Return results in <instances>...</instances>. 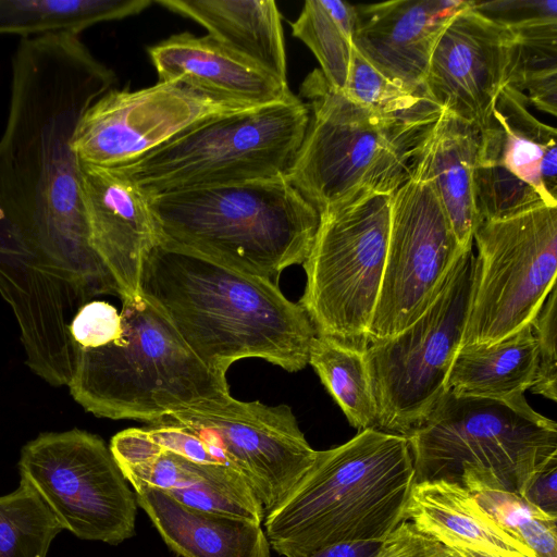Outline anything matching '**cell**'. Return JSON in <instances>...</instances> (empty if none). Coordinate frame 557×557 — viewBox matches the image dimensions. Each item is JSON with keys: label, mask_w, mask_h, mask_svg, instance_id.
Here are the masks:
<instances>
[{"label": "cell", "mask_w": 557, "mask_h": 557, "mask_svg": "<svg viewBox=\"0 0 557 557\" xmlns=\"http://www.w3.org/2000/svg\"><path fill=\"white\" fill-rule=\"evenodd\" d=\"M166 545L182 557H270L261 524L186 506L144 484L132 485Z\"/></svg>", "instance_id": "7402d4cb"}, {"label": "cell", "mask_w": 557, "mask_h": 557, "mask_svg": "<svg viewBox=\"0 0 557 557\" xmlns=\"http://www.w3.org/2000/svg\"><path fill=\"white\" fill-rule=\"evenodd\" d=\"M159 82L180 83L214 98L257 107L287 97L284 83L210 35L175 34L148 48Z\"/></svg>", "instance_id": "ffe728a7"}, {"label": "cell", "mask_w": 557, "mask_h": 557, "mask_svg": "<svg viewBox=\"0 0 557 557\" xmlns=\"http://www.w3.org/2000/svg\"><path fill=\"white\" fill-rule=\"evenodd\" d=\"M161 421L186 426L219 447L260 500L274 508L312 466L317 451L287 405L232 396L181 410Z\"/></svg>", "instance_id": "5bb4252c"}, {"label": "cell", "mask_w": 557, "mask_h": 557, "mask_svg": "<svg viewBox=\"0 0 557 557\" xmlns=\"http://www.w3.org/2000/svg\"><path fill=\"white\" fill-rule=\"evenodd\" d=\"M299 96L309 124L285 178L319 213L362 193L393 194L410 178L436 121L380 114L330 85L320 69L304 79Z\"/></svg>", "instance_id": "52a82bcc"}, {"label": "cell", "mask_w": 557, "mask_h": 557, "mask_svg": "<svg viewBox=\"0 0 557 557\" xmlns=\"http://www.w3.org/2000/svg\"><path fill=\"white\" fill-rule=\"evenodd\" d=\"M64 530L38 492L25 480L0 496V557H46Z\"/></svg>", "instance_id": "4dcf8cb0"}, {"label": "cell", "mask_w": 557, "mask_h": 557, "mask_svg": "<svg viewBox=\"0 0 557 557\" xmlns=\"http://www.w3.org/2000/svg\"><path fill=\"white\" fill-rule=\"evenodd\" d=\"M147 196L160 240L276 284L304 263L319 225L284 175Z\"/></svg>", "instance_id": "277c9868"}, {"label": "cell", "mask_w": 557, "mask_h": 557, "mask_svg": "<svg viewBox=\"0 0 557 557\" xmlns=\"http://www.w3.org/2000/svg\"><path fill=\"white\" fill-rule=\"evenodd\" d=\"M537 344L532 324L488 345L460 348L447 379V391L475 397L509 399L535 383Z\"/></svg>", "instance_id": "4316f807"}, {"label": "cell", "mask_w": 557, "mask_h": 557, "mask_svg": "<svg viewBox=\"0 0 557 557\" xmlns=\"http://www.w3.org/2000/svg\"><path fill=\"white\" fill-rule=\"evenodd\" d=\"M375 557H458L412 522L399 523L381 543Z\"/></svg>", "instance_id": "d590c367"}, {"label": "cell", "mask_w": 557, "mask_h": 557, "mask_svg": "<svg viewBox=\"0 0 557 557\" xmlns=\"http://www.w3.org/2000/svg\"><path fill=\"white\" fill-rule=\"evenodd\" d=\"M405 520L447 547H465L509 557H535L499 528L463 486L443 480L413 483Z\"/></svg>", "instance_id": "cb8c5ba5"}, {"label": "cell", "mask_w": 557, "mask_h": 557, "mask_svg": "<svg viewBox=\"0 0 557 557\" xmlns=\"http://www.w3.org/2000/svg\"><path fill=\"white\" fill-rule=\"evenodd\" d=\"M504 23L513 33L507 85L537 110L557 113V1H509Z\"/></svg>", "instance_id": "484cf974"}, {"label": "cell", "mask_w": 557, "mask_h": 557, "mask_svg": "<svg viewBox=\"0 0 557 557\" xmlns=\"http://www.w3.org/2000/svg\"><path fill=\"white\" fill-rule=\"evenodd\" d=\"M0 137V236L33 244L88 298L119 296L92 249L72 141L86 109L114 73L78 35L21 39L12 57Z\"/></svg>", "instance_id": "6da1fadb"}, {"label": "cell", "mask_w": 557, "mask_h": 557, "mask_svg": "<svg viewBox=\"0 0 557 557\" xmlns=\"http://www.w3.org/2000/svg\"><path fill=\"white\" fill-rule=\"evenodd\" d=\"M479 145L478 127L442 109L411 165L410 177L432 188L462 249L472 248L479 224L473 190Z\"/></svg>", "instance_id": "44dd1931"}, {"label": "cell", "mask_w": 557, "mask_h": 557, "mask_svg": "<svg viewBox=\"0 0 557 557\" xmlns=\"http://www.w3.org/2000/svg\"><path fill=\"white\" fill-rule=\"evenodd\" d=\"M109 448L131 485L158 488L196 509L263 522L260 500L244 476L228 466L196 461L169 450L146 428L116 433Z\"/></svg>", "instance_id": "e0dca14e"}, {"label": "cell", "mask_w": 557, "mask_h": 557, "mask_svg": "<svg viewBox=\"0 0 557 557\" xmlns=\"http://www.w3.org/2000/svg\"><path fill=\"white\" fill-rule=\"evenodd\" d=\"M290 26L315 55L327 83L343 90L354 49L356 7L342 0H307Z\"/></svg>", "instance_id": "f1b7e54d"}, {"label": "cell", "mask_w": 557, "mask_h": 557, "mask_svg": "<svg viewBox=\"0 0 557 557\" xmlns=\"http://www.w3.org/2000/svg\"><path fill=\"white\" fill-rule=\"evenodd\" d=\"M472 495L499 528L524 544L535 557H557V517L515 493L481 490Z\"/></svg>", "instance_id": "d6a6232c"}, {"label": "cell", "mask_w": 557, "mask_h": 557, "mask_svg": "<svg viewBox=\"0 0 557 557\" xmlns=\"http://www.w3.org/2000/svg\"><path fill=\"white\" fill-rule=\"evenodd\" d=\"M470 1L393 0L357 5L354 46L398 86L425 94L433 50L453 17Z\"/></svg>", "instance_id": "d6986e66"}, {"label": "cell", "mask_w": 557, "mask_h": 557, "mask_svg": "<svg viewBox=\"0 0 557 557\" xmlns=\"http://www.w3.org/2000/svg\"><path fill=\"white\" fill-rule=\"evenodd\" d=\"M18 469L77 537L116 545L135 534V494L98 435L40 434L23 447Z\"/></svg>", "instance_id": "7c38bea8"}, {"label": "cell", "mask_w": 557, "mask_h": 557, "mask_svg": "<svg viewBox=\"0 0 557 557\" xmlns=\"http://www.w3.org/2000/svg\"><path fill=\"white\" fill-rule=\"evenodd\" d=\"M513 33L470 4L442 33L424 90L441 109L483 129L507 85Z\"/></svg>", "instance_id": "2e32d148"}, {"label": "cell", "mask_w": 557, "mask_h": 557, "mask_svg": "<svg viewBox=\"0 0 557 557\" xmlns=\"http://www.w3.org/2000/svg\"><path fill=\"white\" fill-rule=\"evenodd\" d=\"M79 169L90 245L114 278L119 297L135 298L144 260L159 239L148 196L115 169L82 162Z\"/></svg>", "instance_id": "ac0fdd59"}, {"label": "cell", "mask_w": 557, "mask_h": 557, "mask_svg": "<svg viewBox=\"0 0 557 557\" xmlns=\"http://www.w3.org/2000/svg\"><path fill=\"white\" fill-rule=\"evenodd\" d=\"M458 557H509L503 555H495L486 552L465 548V547H449Z\"/></svg>", "instance_id": "f35d334b"}, {"label": "cell", "mask_w": 557, "mask_h": 557, "mask_svg": "<svg viewBox=\"0 0 557 557\" xmlns=\"http://www.w3.org/2000/svg\"><path fill=\"white\" fill-rule=\"evenodd\" d=\"M308 363L351 426L359 431L376 429V406L363 352L317 335Z\"/></svg>", "instance_id": "f546056e"}, {"label": "cell", "mask_w": 557, "mask_h": 557, "mask_svg": "<svg viewBox=\"0 0 557 557\" xmlns=\"http://www.w3.org/2000/svg\"><path fill=\"white\" fill-rule=\"evenodd\" d=\"M382 542L339 543L315 550L306 557H375Z\"/></svg>", "instance_id": "74e56055"}, {"label": "cell", "mask_w": 557, "mask_h": 557, "mask_svg": "<svg viewBox=\"0 0 557 557\" xmlns=\"http://www.w3.org/2000/svg\"><path fill=\"white\" fill-rule=\"evenodd\" d=\"M414 483L443 480L469 492L523 496L532 476L557 457V424L524 395L493 399L447 391L407 437Z\"/></svg>", "instance_id": "8992f818"}, {"label": "cell", "mask_w": 557, "mask_h": 557, "mask_svg": "<svg viewBox=\"0 0 557 557\" xmlns=\"http://www.w3.org/2000/svg\"><path fill=\"white\" fill-rule=\"evenodd\" d=\"M70 334L74 346L96 348L115 339L121 333V317L109 302L94 300L84 304L73 317Z\"/></svg>", "instance_id": "e575fe53"}, {"label": "cell", "mask_w": 557, "mask_h": 557, "mask_svg": "<svg viewBox=\"0 0 557 557\" xmlns=\"http://www.w3.org/2000/svg\"><path fill=\"white\" fill-rule=\"evenodd\" d=\"M122 304L115 339L96 348L74 346L67 386L86 411L153 424L231 396L226 376L196 357L156 305L143 295Z\"/></svg>", "instance_id": "5b68a950"}, {"label": "cell", "mask_w": 557, "mask_h": 557, "mask_svg": "<svg viewBox=\"0 0 557 557\" xmlns=\"http://www.w3.org/2000/svg\"><path fill=\"white\" fill-rule=\"evenodd\" d=\"M156 2L199 23L215 40L287 83L282 15L273 0Z\"/></svg>", "instance_id": "d4e9b609"}, {"label": "cell", "mask_w": 557, "mask_h": 557, "mask_svg": "<svg viewBox=\"0 0 557 557\" xmlns=\"http://www.w3.org/2000/svg\"><path fill=\"white\" fill-rule=\"evenodd\" d=\"M247 108L180 83L111 88L83 113L72 146L82 163L119 168L197 123Z\"/></svg>", "instance_id": "9a60e30c"}, {"label": "cell", "mask_w": 557, "mask_h": 557, "mask_svg": "<svg viewBox=\"0 0 557 557\" xmlns=\"http://www.w3.org/2000/svg\"><path fill=\"white\" fill-rule=\"evenodd\" d=\"M525 96L506 85L488 124L480 129L479 148L531 186L547 206L557 207L556 128L528 110Z\"/></svg>", "instance_id": "603a6c76"}, {"label": "cell", "mask_w": 557, "mask_h": 557, "mask_svg": "<svg viewBox=\"0 0 557 557\" xmlns=\"http://www.w3.org/2000/svg\"><path fill=\"white\" fill-rule=\"evenodd\" d=\"M414 483L407 437L376 429L318 450L312 466L264 515L267 539L284 557L348 542H382L405 521Z\"/></svg>", "instance_id": "3957f363"}, {"label": "cell", "mask_w": 557, "mask_h": 557, "mask_svg": "<svg viewBox=\"0 0 557 557\" xmlns=\"http://www.w3.org/2000/svg\"><path fill=\"white\" fill-rule=\"evenodd\" d=\"M474 287L461 347L498 342L532 323L557 274V207L482 221Z\"/></svg>", "instance_id": "8fae6325"}, {"label": "cell", "mask_w": 557, "mask_h": 557, "mask_svg": "<svg viewBox=\"0 0 557 557\" xmlns=\"http://www.w3.org/2000/svg\"><path fill=\"white\" fill-rule=\"evenodd\" d=\"M391 195L362 193L322 210L302 263L306 286L298 302L317 335L361 352L384 274Z\"/></svg>", "instance_id": "9c48e42d"}, {"label": "cell", "mask_w": 557, "mask_h": 557, "mask_svg": "<svg viewBox=\"0 0 557 557\" xmlns=\"http://www.w3.org/2000/svg\"><path fill=\"white\" fill-rule=\"evenodd\" d=\"M139 292L212 372L244 358L304 369L315 329L278 284L160 239L144 260Z\"/></svg>", "instance_id": "7a4b0ae2"}, {"label": "cell", "mask_w": 557, "mask_h": 557, "mask_svg": "<svg viewBox=\"0 0 557 557\" xmlns=\"http://www.w3.org/2000/svg\"><path fill=\"white\" fill-rule=\"evenodd\" d=\"M522 497L542 511L557 517V457L532 476Z\"/></svg>", "instance_id": "8d00e7d4"}, {"label": "cell", "mask_w": 557, "mask_h": 557, "mask_svg": "<svg viewBox=\"0 0 557 557\" xmlns=\"http://www.w3.org/2000/svg\"><path fill=\"white\" fill-rule=\"evenodd\" d=\"M305 101L282 100L197 123L119 168L147 195L282 176L309 124Z\"/></svg>", "instance_id": "ba28073f"}, {"label": "cell", "mask_w": 557, "mask_h": 557, "mask_svg": "<svg viewBox=\"0 0 557 557\" xmlns=\"http://www.w3.org/2000/svg\"><path fill=\"white\" fill-rule=\"evenodd\" d=\"M150 4V0H0V35L79 36L95 24L136 15Z\"/></svg>", "instance_id": "83f0119b"}, {"label": "cell", "mask_w": 557, "mask_h": 557, "mask_svg": "<svg viewBox=\"0 0 557 557\" xmlns=\"http://www.w3.org/2000/svg\"><path fill=\"white\" fill-rule=\"evenodd\" d=\"M462 249L432 188L410 177L391 195L386 261L369 344L412 324L440 295Z\"/></svg>", "instance_id": "4fadbf2b"}, {"label": "cell", "mask_w": 557, "mask_h": 557, "mask_svg": "<svg viewBox=\"0 0 557 557\" xmlns=\"http://www.w3.org/2000/svg\"><path fill=\"white\" fill-rule=\"evenodd\" d=\"M352 101L380 114L406 120H436L442 109L426 94L409 91L379 72L355 48L342 90Z\"/></svg>", "instance_id": "1f68e13d"}, {"label": "cell", "mask_w": 557, "mask_h": 557, "mask_svg": "<svg viewBox=\"0 0 557 557\" xmlns=\"http://www.w3.org/2000/svg\"><path fill=\"white\" fill-rule=\"evenodd\" d=\"M475 276V255L463 250L435 301L398 334L363 352L376 406V430L408 437L447 392L461 347Z\"/></svg>", "instance_id": "30bf717a"}, {"label": "cell", "mask_w": 557, "mask_h": 557, "mask_svg": "<svg viewBox=\"0 0 557 557\" xmlns=\"http://www.w3.org/2000/svg\"><path fill=\"white\" fill-rule=\"evenodd\" d=\"M556 304L557 293L554 286L531 323L537 344L536 379L531 391L554 401L557 400Z\"/></svg>", "instance_id": "836d02e7"}]
</instances>
